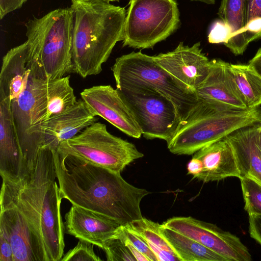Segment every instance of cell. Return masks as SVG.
I'll return each instance as SVG.
<instances>
[{
    "label": "cell",
    "mask_w": 261,
    "mask_h": 261,
    "mask_svg": "<svg viewBox=\"0 0 261 261\" xmlns=\"http://www.w3.org/2000/svg\"><path fill=\"white\" fill-rule=\"evenodd\" d=\"M53 153L62 199L122 226L143 217L141 201L150 192L128 183L120 173L57 149Z\"/></svg>",
    "instance_id": "cell-1"
},
{
    "label": "cell",
    "mask_w": 261,
    "mask_h": 261,
    "mask_svg": "<svg viewBox=\"0 0 261 261\" xmlns=\"http://www.w3.org/2000/svg\"><path fill=\"white\" fill-rule=\"evenodd\" d=\"M50 79L38 55L26 41L4 56L0 73V102L13 119L25 168L36 163L41 148L38 136L47 107Z\"/></svg>",
    "instance_id": "cell-2"
},
{
    "label": "cell",
    "mask_w": 261,
    "mask_h": 261,
    "mask_svg": "<svg viewBox=\"0 0 261 261\" xmlns=\"http://www.w3.org/2000/svg\"><path fill=\"white\" fill-rule=\"evenodd\" d=\"M56 178L53 149L42 147L35 166L19 180L4 179L42 241L47 261H60L65 246Z\"/></svg>",
    "instance_id": "cell-3"
},
{
    "label": "cell",
    "mask_w": 261,
    "mask_h": 261,
    "mask_svg": "<svg viewBox=\"0 0 261 261\" xmlns=\"http://www.w3.org/2000/svg\"><path fill=\"white\" fill-rule=\"evenodd\" d=\"M73 72L83 78L102 71V65L122 41L126 14L108 0H71Z\"/></svg>",
    "instance_id": "cell-4"
},
{
    "label": "cell",
    "mask_w": 261,
    "mask_h": 261,
    "mask_svg": "<svg viewBox=\"0 0 261 261\" xmlns=\"http://www.w3.org/2000/svg\"><path fill=\"white\" fill-rule=\"evenodd\" d=\"M261 123V108L226 111L198 100L167 143L177 155H192L241 127Z\"/></svg>",
    "instance_id": "cell-5"
},
{
    "label": "cell",
    "mask_w": 261,
    "mask_h": 261,
    "mask_svg": "<svg viewBox=\"0 0 261 261\" xmlns=\"http://www.w3.org/2000/svg\"><path fill=\"white\" fill-rule=\"evenodd\" d=\"M27 41L38 55L50 80L73 72V15L70 8H59L25 23Z\"/></svg>",
    "instance_id": "cell-6"
},
{
    "label": "cell",
    "mask_w": 261,
    "mask_h": 261,
    "mask_svg": "<svg viewBox=\"0 0 261 261\" xmlns=\"http://www.w3.org/2000/svg\"><path fill=\"white\" fill-rule=\"evenodd\" d=\"M124 20L123 46L152 48L179 28L175 0H129Z\"/></svg>",
    "instance_id": "cell-7"
},
{
    "label": "cell",
    "mask_w": 261,
    "mask_h": 261,
    "mask_svg": "<svg viewBox=\"0 0 261 261\" xmlns=\"http://www.w3.org/2000/svg\"><path fill=\"white\" fill-rule=\"evenodd\" d=\"M116 88L142 87L156 90L170 98L178 108L181 121L198 101L173 80L153 59L141 51L117 58L112 67Z\"/></svg>",
    "instance_id": "cell-8"
},
{
    "label": "cell",
    "mask_w": 261,
    "mask_h": 261,
    "mask_svg": "<svg viewBox=\"0 0 261 261\" xmlns=\"http://www.w3.org/2000/svg\"><path fill=\"white\" fill-rule=\"evenodd\" d=\"M57 150L119 173L144 156L133 143L112 135L105 124L98 122L61 142Z\"/></svg>",
    "instance_id": "cell-9"
},
{
    "label": "cell",
    "mask_w": 261,
    "mask_h": 261,
    "mask_svg": "<svg viewBox=\"0 0 261 261\" xmlns=\"http://www.w3.org/2000/svg\"><path fill=\"white\" fill-rule=\"evenodd\" d=\"M146 139L168 143L178 129L181 116L176 105L156 90L142 87L116 88Z\"/></svg>",
    "instance_id": "cell-10"
},
{
    "label": "cell",
    "mask_w": 261,
    "mask_h": 261,
    "mask_svg": "<svg viewBox=\"0 0 261 261\" xmlns=\"http://www.w3.org/2000/svg\"><path fill=\"white\" fill-rule=\"evenodd\" d=\"M0 229L12 247L14 261H47L42 241L13 193L2 182Z\"/></svg>",
    "instance_id": "cell-11"
},
{
    "label": "cell",
    "mask_w": 261,
    "mask_h": 261,
    "mask_svg": "<svg viewBox=\"0 0 261 261\" xmlns=\"http://www.w3.org/2000/svg\"><path fill=\"white\" fill-rule=\"evenodd\" d=\"M163 226L176 231L217 252L227 261H250L246 246L233 234L192 217H175Z\"/></svg>",
    "instance_id": "cell-12"
},
{
    "label": "cell",
    "mask_w": 261,
    "mask_h": 261,
    "mask_svg": "<svg viewBox=\"0 0 261 261\" xmlns=\"http://www.w3.org/2000/svg\"><path fill=\"white\" fill-rule=\"evenodd\" d=\"M153 58L179 87L195 95L196 89L208 74L210 64L200 42L191 46L180 42L173 50L160 53Z\"/></svg>",
    "instance_id": "cell-13"
},
{
    "label": "cell",
    "mask_w": 261,
    "mask_h": 261,
    "mask_svg": "<svg viewBox=\"0 0 261 261\" xmlns=\"http://www.w3.org/2000/svg\"><path fill=\"white\" fill-rule=\"evenodd\" d=\"M81 96L95 115L103 118L131 137H141L139 126L116 89L110 85L94 86L85 89Z\"/></svg>",
    "instance_id": "cell-14"
},
{
    "label": "cell",
    "mask_w": 261,
    "mask_h": 261,
    "mask_svg": "<svg viewBox=\"0 0 261 261\" xmlns=\"http://www.w3.org/2000/svg\"><path fill=\"white\" fill-rule=\"evenodd\" d=\"M229 65L221 59L210 60L208 74L196 90L197 99L226 111L248 110L233 80Z\"/></svg>",
    "instance_id": "cell-15"
},
{
    "label": "cell",
    "mask_w": 261,
    "mask_h": 261,
    "mask_svg": "<svg viewBox=\"0 0 261 261\" xmlns=\"http://www.w3.org/2000/svg\"><path fill=\"white\" fill-rule=\"evenodd\" d=\"M97 119L82 99L77 100L71 108L40 124L38 131L40 147L57 149L61 142L74 137Z\"/></svg>",
    "instance_id": "cell-16"
},
{
    "label": "cell",
    "mask_w": 261,
    "mask_h": 261,
    "mask_svg": "<svg viewBox=\"0 0 261 261\" xmlns=\"http://www.w3.org/2000/svg\"><path fill=\"white\" fill-rule=\"evenodd\" d=\"M65 219L67 233L101 249L121 226L107 217L74 205L66 214Z\"/></svg>",
    "instance_id": "cell-17"
},
{
    "label": "cell",
    "mask_w": 261,
    "mask_h": 261,
    "mask_svg": "<svg viewBox=\"0 0 261 261\" xmlns=\"http://www.w3.org/2000/svg\"><path fill=\"white\" fill-rule=\"evenodd\" d=\"M25 172L23 155L12 114L0 102V174L3 179L17 181Z\"/></svg>",
    "instance_id": "cell-18"
},
{
    "label": "cell",
    "mask_w": 261,
    "mask_h": 261,
    "mask_svg": "<svg viewBox=\"0 0 261 261\" xmlns=\"http://www.w3.org/2000/svg\"><path fill=\"white\" fill-rule=\"evenodd\" d=\"M193 154L201 163L202 170L196 178L199 180L207 182L229 177H240L233 149L225 138L203 147Z\"/></svg>",
    "instance_id": "cell-19"
},
{
    "label": "cell",
    "mask_w": 261,
    "mask_h": 261,
    "mask_svg": "<svg viewBox=\"0 0 261 261\" xmlns=\"http://www.w3.org/2000/svg\"><path fill=\"white\" fill-rule=\"evenodd\" d=\"M261 123L236 130L225 138L233 149L240 178H250L261 185V157L257 136Z\"/></svg>",
    "instance_id": "cell-20"
},
{
    "label": "cell",
    "mask_w": 261,
    "mask_h": 261,
    "mask_svg": "<svg viewBox=\"0 0 261 261\" xmlns=\"http://www.w3.org/2000/svg\"><path fill=\"white\" fill-rule=\"evenodd\" d=\"M245 0H222L218 15L230 32V38L223 44L234 55L246 49L244 39Z\"/></svg>",
    "instance_id": "cell-21"
},
{
    "label": "cell",
    "mask_w": 261,
    "mask_h": 261,
    "mask_svg": "<svg viewBox=\"0 0 261 261\" xmlns=\"http://www.w3.org/2000/svg\"><path fill=\"white\" fill-rule=\"evenodd\" d=\"M161 232L181 261H227L194 240L162 225Z\"/></svg>",
    "instance_id": "cell-22"
},
{
    "label": "cell",
    "mask_w": 261,
    "mask_h": 261,
    "mask_svg": "<svg viewBox=\"0 0 261 261\" xmlns=\"http://www.w3.org/2000/svg\"><path fill=\"white\" fill-rule=\"evenodd\" d=\"M235 83L248 109L261 105V76L249 64H230Z\"/></svg>",
    "instance_id": "cell-23"
},
{
    "label": "cell",
    "mask_w": 261,
    "mask_h": 261,
    "mask_svg": "<svg viewBox=\"0 0 261 261\" xmlns=\"http://www.w3.org/2000/svg\"><path fill=\"white\" fill-rule=\"evenodd\" d=\"M70 76L49 80L47 107L44 121L50 117L63 112L75 105L77 100L70 85ZM43 121V122H44Z\"/></svg>",
    "instance_id": "cell-24"
},
{
    "label": "cell",
    "mask_w": 261,
    "mask_h": 261,
    "mask_svg": "<svg viewBox=\"0 0 261 261\" xmlns=\"http://www.w3.org/2000/svg\"><path fill=\"white\" fill-rule=\"evenodd\" d=\"M162 224L145 218L134 220L125 226L147 242L176 253L161 232Z\"/></svg>",
    "instance_id": "cell-25"
},
{
    "label": "cell",
    "mask_w": 261,
    "mask_h": 261,
    "mask_svg": "<svg viewBox=\"0 0 261 261\" xmlns=\"http://www.w3.org/2000/svg\"><path fill=\"white\" fill-rule=\"evenodd\" d=\"M244 36L247 46L261 38V0H245Z\"/></svg>",
    "instance_id": "cell-26"
},
{
    "label": "cell",
    "mask_w": 261,
    "mask_h": 261,
    "mask_svg": "<svg viewBox=\"0 0 261 261\" xmlns=\"http://www.w3.org/2000/svg\"><path fill=\"white\" fill-rule=\"evenodd\" d=\"M239 179L245 210L248 215H261V185L250 178L241 177Z\"/></svg>",
    "instance_id": "cell-27"
},
{
    "label": "cell",
    "mask_w": 261,
    "mask_h": 261,
    "mask_svg": "<svg viewBox=\"0 0 261 261\" xmlns=\"http://www.w3.org/2000/svg\"><path fill=\"white\" fill-rule=\"evenodd\" d=\"M102 249L108 261H136L123 241L116 236L109 239Z\"/></svg>",
    "instance_id": "cell-28"
},
{
    "label": "cell",
    "mask_w": 261,
    "mask_h": 261,
    "mask_svg": "<svg viewBox=\"0 0 261 261\" xmlns=\"http://www.w3.org/2000/svg\"><path fill=\"white\" fill-rule=\"evenodd\" d=\"M93 245L80 240L77 244L63 255L60 261H101L94 252Z\"/></svg>",
    "instance_id": "cell-29"
},
{
    "label": "cell",
    "mask_w": 261,
    "mask_h": 261,
    "mask_svg": "<svg viewBox=\"0 0 261 261\" xmlns=\"http://www.w3.org/2000/svg\"><path fill=\"white\" fill-rule=\"evenodd\" d=\"M117 237L128 240L137 249L147 257L150 261H158L157 257L147 242L140 236L125 226H120Z\"/></svg>",
    "instance_id": "cell-30"
},
{
    "label": "cell",
    "mask_w": 261,
    "mask_h": 261,
    "mask_svg": "<svg viewBox=\"0 0 261 261\" xmlns=\"http://www.w3.org/2000/svg\"><path fill=\"white\" fill-rule=\"evenodd\" d=\"M230 38V32L228 28L221 20L214 22L208 35V40L211 43L223 44Z\"/></svg>",
    "instance_id": "cell-31"
},
{
    "label": "cell",
    "mask_w": 261,
    "mask_h": 261,
    "mask_svg": "<svg viewBox=\"0 0 261 261\" xmlns=\"http://www.w3.org/2000/svg\"><path fill=\"white\" fill-rule=\"evenodd\" d=\"M0 261H14L12 245L3 230L0 229Z\"/></svg>",
    "instance_id": "cell-32"
},
{
    "label": "cell",
    "mask_w": 261,
    "mask_h": 261,
    "mask_svg": "<svg viewBox=\"0 0 261 261\" xmlns=\"http://www.w3.org/2000/svg\"><path fill=\"white\" fill-rule=\"evenodd\" d=\"M248 215L250 236L261 246V215Z\"/></svg>",
    "instance_id": "cell-33"
},
{
    "label": "cell",
    "mask_w": 261,
    "mask_h": 261,
    "mask_svg": "<svg viewBox=\"0 0 261 261\" xmlns=\"http://www.w3.org/2000/svg\"><path fill=\"white\" fill-rule=\"evenodd\" d=\"M147 243L156 255L158 261H181L176 253L162 249L148 242Z\"/></svg>",
    "instance_id": "cell-34"
},
{
    "label": "cell",
    "mask_w": 261,
    "mask_h": 261,
    "mask_svg": "<svg viewBox=\"0 0 261 261\" xmlns=\"http://www.w3.org/2000/svg\"><path fill=\"white\" fill-rule=\"evenodd\" d=\"M27 0H0V18L7 14L20 8Z\"/></svg>",
    "instance_id": "cell-35"
},
{
    "label": "cell",
    "mask_w": 261,
    "mask_h": 261,
    "mask_svg": "<svg viewBox=\"0 0 261 261\" xmlns=\"http://www.w3.org/2000/svg\"><path fill=\"white\" fill-rule=\"evenodd\" d=\"M117 237V236H116ZM123 241L126 246L137 261H150L149 259L137 249L128 240L117 237Z\"/></svg>",
    "instance_id": "cell-36"
},
{
    "label": "cell",
    "mask_w": 261,
    "mask_h": 261,
    "mask_svg": "<svg viewBox=\"0 0 261 261\" xmlns=\"http://www.w3.org/2000/svg\"><path fill=\"white\" fill-rule=\"evenodd\" d=\"M248 64L261 76V48L258 49L255 56L249 61Z\"/></svg>",
    "instance_id": "cell-37"
},
{
    "label": "cell",
    "mask_w": 261,
    "mask_h": 261,
    "mask_svg": "<svg viewBox=\"0 0 261 261\" xmlns=\"http://www.w3.org/2000/svg\"><path fill=\"white\" fill-rule=\"evenodd\" d=\"M257 144L261 157V125L257 136Z\"/></svg>",
    "instance_id": "cell-38"
},
{
    "label": "cell",
    "mask_w": 261,
    "mask_h": 261,
    "mask_svg": "<svg viewBox=\"0 0 261 261\" xmlns=\"http://www.w3.org/2000/svg\"><path fill=\"white\" fill-rule=\"evenodd\" d=\"M192 1H198L207 4H214L216 0H191Z\"/></svg>",
    "instance_id": "cell-39"
},
{
    "label": "cell",
    "mask_w": 261,
    "mask_h": 261,
    "mask_svg": "<svg viewBox=\"0 0 261 261\" xmlns=\"http://www.w3.org/2000/svg\"><path fill=\"white\" fill-rule=\"evenodd\" d=\"M110 2H119L120 0H108Z\"/></svg>",
    "instance_id": "cell-40"
}]
</instances>
